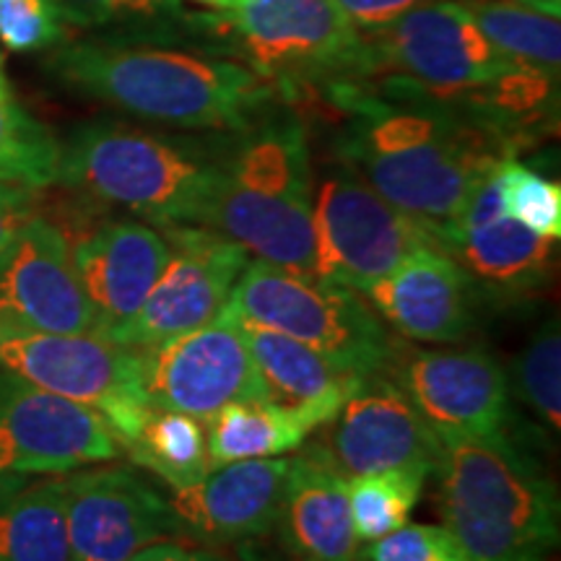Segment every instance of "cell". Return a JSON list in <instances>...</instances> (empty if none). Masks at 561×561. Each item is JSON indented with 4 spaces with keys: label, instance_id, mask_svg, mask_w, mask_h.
Here are the masks:
<instances>
[{
    "label": "cell",
    "instance_id": "obj_1",
    "mask_svg": "<svg viewBox=\"0 0 561 561\" xmlns=\"http://www.w3.org/2000/svg\"><path fill=\"white\" fill-rule=\"evenodd\" d=\"M348 112L335 153L385 201L437 234L466 208L476 185L512 157L502 138L458 104L385 83V94L351 81L333 83Z\"/></svg>",
    "mask_w": 561,
    "mask_h": 561
},
{
    "label": "cell",
    "instance_id": "obj_2",
    "mask_svg": "<svg viewBox=\"0 0 561 561\" xmlns=\"http://www.w3.org/2000/svg\"><path fill=\"white\" fill-rule=\"evenodd\" d=\"M47 70L62 87L174 130L234 133L276 102V89L244 62L128 34L60 45Z\"/></svg>",
    "mask_w": 561,
    "mask_h": 561
},
{
    "label": "cell",
    "instance_id": "obj_3",
    "mask_svg": "<svg viewBox=\"0 0 561 561\" xmlns=\"http://www.w3.org/2000/svg\"><path fill=\"white\" fill-rule=\"evenodd\" d=\"M227 133L185 136L121 121H87L60 140L55 185L151 227H206Z\"/></svg>",
    "mask_w": 561,
    "mask_h": 561
},
{
    "label": "cell",
    "instance_id": "obj_4",
    "mask_svg": "<svg viewBox=\"0 0 561 561\" xmlns=\"http://www.w3.org/2000/svg\"><path fill=\"white\" fill-rule=\"evenodd\" d=\"M442 528L473 561H551L559 549V491L510 432L439 439Z\"/></svg>",
    "mask_w": 561,
    "mask_h": 561
},
{
    "label": "cell",
    "instance_id": "obj_5",
    "mask_svg": "<svg viewBox=\"0 0 561 561\" xmlns=\"http://www.w3.org/2000/svg\"><path fill=\"white\" fill-rule=\"evenodd\" d=\"M312 157L305 123L271 107L227 133L206 227L280 268L312 273Z\"/></svg>",
    "mask_w": 561,
    "mask_h": 561
},
{
    "label": "cell",
    "instance_id": "obj_6",
    "mask_svg": "<svg viewBox=\"0 0 561 561\" xmlns=\"http://www.w3.org/2000/svg\"><path fill=\"white\" fill-rule=\"evenodd\" d=\"M227 305L244 322L305 343L356 377L388 371L401 343L362 294L257 257L244 265Z\"/></svg>",
    "mask_w": 561,
    "mask_h": 561
},
{
    "label": "cell",
    "instance_id": "obj_7",
    "mask_svg": "<svg viewBox=\"0 0 561 561\" xmlns=\"http://www.w3.org/2000/svg\"><path fill=\"white\" fill-rule=\"evenodd\" d=\"M210 21L273 87L335 83L362 68L364 37L333 0H242Z\"/></svg>",
    "mask_w": 561,
    "mask_h": 561
},
{
    "label": "cell",
    "instance_id": "obj_8",
    "mask_svg": "<svg viewBox=\"0 0 561 561\" xmlns=\"http://www.w3.org/2000/svg\"><path fill=\"white\" fill-rule=\"evenodd\" d=\"M432 240L430 229L385 201L341 161L314 180L312 273L318 278L364 294Z\"/></svg>",
    "mask_w": 561,
    "mask_h": 561
},
{
    "label": "cell",
    "instance_id": "obj_9",
    "mask_svg": "<svg viewBox=\"0 0 561 561\" xmlns=\"http://www.w3.org/2000/svg\"><path fill=\"white\" fill-rule=\"evenodd\" d=\"M515 66L491 45L460 0H437L371 32L356 76L392 73L398 87L458 102Z\"/></svg>",
    "mask_w": 561,
    "mask_h": 561
},
{
    "label": "cell",
    "instance_id": "obj_10",
    "mask_svg": "<svg viewBox=\"0 0 561 561\" xmlns=\"http://www.w3.org/2000/svg\"><path fill=\"white\" fill-rule=\"evenodd\" d=\"M0 369L94 409L117 442L128 439L151 409L140 392L136 348L96 333L0 325Z\"/></svg>",
    "mask_w": 561,
    "mask_h": 561
},
{
    "label": "cell",
    "instance_id": "obj_11",
    "mask_svg": "<svg viewBox=\"0 0 561 561\" xmlns=\"http://www.w3.org/2000/svg\"><path fill=\"white\" fill-rule=\"evenodd\" d=\"M136 354L140 392L151 409L208 421L231 401H261L242 322L229 305L214 320Z\"/></svg>",
    "mask_w": 561,
    "mask_h": 561
},
{
    "label": "cell",
    "instance_id": "obj_12",
    "mask_svg": "<svg viewBox=\"0 0 561 561\" xmlns=\"http://www.w3.org/2000/svg\"><path fill=\"white\" fill-rule=\"evenodd\" d=\"M159 231L170 257L140 310L112 339L130 348L153 346L214 320L250 263L242 244L210 227L180 224Z\"/></svg>",
    "mask_w": 561,
    "mask_h": 561
},
{
    "label": "cell",
    "instance_id": "obj_13",
    "mask_svg": "<svg viewBox=\"0 0 561 561\" xmlns=\"http://www.w3.org/2000/svg\"><path fill=\"white\" fill-rule=\"evenodd\" d=\"M388 375L401 385L439 439L507 432V369L483 346L416 348L398 343Z\"/></svg>",
    "mask_w": 561,
    "mask_h": 561
},
{
    "label": "cell",
    "instance_id": "obj_14",
    "mask_svg": "<svg viewBox=\"0 0 561 561\" xmlns=\"http://www.w3.org/2000/svg\"><path fill=\"white\" fill-rule=\"evenodd\" d=\"M121 453L94 409L0 369V473L66 476Z\"/></svg>",
    "mask_w": 561,
    "mask_h": 561
},
{
    "label": "cell",
    "instance_id": "obj_15",
    "mask_svg": "<svg viewBox=\"0 0 561 561\" xmlns=\"http://www.w3.org/2000/svg\"><path fill=\"white\" fill-rule=\"evenodd\" d=\"M66 517L73 561H128L146 546L180 538L167 496L128 466L66 476Z\"/></svg>",
    "mask_w": 561,
    "mask_h": 561
},
{
    "label": "cell",
    "instance_id": "obj_16",
    "mask_svg": "<svg viewBox=\"0 0 561 561\" xmlns=\"http://www.w3.org/2000/svg\"><path fill=\"white\" fill-rule=\"evenodd\" d=\"M318 450L343 479L409 468L434 476L442 442L388 371L359 377Z\"/></svg>",
    "mask_w": 561,
    "mask_h": 561
},
{
    "label": "cell",
    "instance_id": "obj_17",
    "mask_svg": "<svg viewBox=\"0 0 561 561\" xmlns=\"http://www.w3.org/2000/svg\"><path fill=\"white\" fill-rule=\"evenodd\" d=\"M0 325L96 333L68 237L39 214L0 250Z\"/></svg>",
    "mask_w": 561,
    "mask_h": 561
},
{
    "label": "cell",
    "instance_id": "obj_18",
    "mask_svg": "<svg viewBox=\"0 0 561 561\" xmlns=\"http://www.w3.org/2000/svg\"><path fill=\"white\" fill-rule=\"evenodd\" d=\"M291 458L240 460L216 466L187 489H170L180 536L214 549L255 541L276 528Z\"/></svg>",
    "mask_w": 561,
    "mask_h": 561
},
{
    "label": "cell",
    "instance_id": "obj_19",
    "mask_svg": "<svg viewBox=\"0 0 561 561\" xmlns=\"http://www.w3.org/2000/svg\"><path fill=\"white\" fill-rule=\"evenodd\" d=\"M362 297L405 341L458 343L476 328L479 294L434 240L413 250Z\"/></svg>",
    "mask_w": 561,
    "mask_h": 561
},
{
    "label": "cell",
    "instance_id": "obj_20",
    "mask_svg": "<svg viewBox=\"0 0 561 561\" xmlns=\"http://www.w3.org/2000/svg\"><path fill=\"white\" fill-rule=\"evenodd\" d=\"M81 289L96 314V335L115 339L157 284L170 244L140 219H110L70 244Z\"/></svg>",
    "mask_w": 561,
    "mask_h": 561
},
{
    "label": "cell",
    "instance_id": "obj_21",
    "mask_svg": "<svg viewBox=\"0 0 561 561\" xmlns=\"http://www.w3.org/2000/svg\"><path fill=\"white\" fill-rule=\"evenodd\" d=\"M432 237L460 265L479 299L512 305L551 280L557 242L533 234L504 214L479 224H453Z\"/></svg>",
    "mask_w": 561,
    "mask_h": 561
},
{
    "label": "cell",
    "instance_id": "obj_22",
    "mask_svg": "<svg viewBox=\"0 0 561 561\" xmlns=\"http://www.w3.org/2000/svg\"><path fill=\"white\" fill-rule=\"evenodd\" d=\"M276 528L297 561H364L346 479L318 447L291 458Z\"/></svg>",
    "mask_w": 561,
    "mask_h": 561
},
{
    "label": "cell",
    "instance_id": "obj_23",
    "mask_svg": "<svg viewBox=\"0 0 561 561\" xmlns=\"http://www.w3.org/2000/svg\"><path fill=\"white\" fill-rule=\"evenodd\" d=\"M240 322L261 385V401L289 413L310 432L331 424L359 377L339 369L305 343L242 318Z\"/></svg>",
    "mask_w": 561,
    "mask_h": 561
},
{
    "label": "cell",
    "instance_id": "obj_24",
    "mask_svg": "<svg viewBox=\"0 0 561 561\" xmlns=\"http://www.w3.org/2000/svg\"><path fill=\"white\" fill-rule=\"evenodd\" d=\"M0 561H73L66 476L0 473Z\"/></svg>",
    "mask_w": 561,
    "mask_h": 561
},
{
    "label": "cell",
    "instance_id": "obj_25",
    "mask_svg": "<svg viewBox=\"0 0 561 561\" xmlns=\"http://www.w3.org/2000/svg\"><path fill=\"white\" fill-rule=\"evenodd\" d=\"M121 450L170 489H187L210 471L206 426L178 411L149 409Z\"/></svg>",
    "mask_w": 561,
    "mask_h": 561
},
{
    "label": "cell",
    "instance_id": "obj_26",
    "mask_svg": "<svg viewBox=\"0 0 561 561\" xmlns=\"http://www.w3.org/2000/svg\"><path fill=\"white\" fill-rule=\"evenodd\" d=\"M310 430L265 401H231L208 419L206 442L210 468L240 460L280 458L297 450Z\"/></svg>",
    "mask_w": 561,
    "mask_h": 561
},
{
    "label": "cell",
    "instance_id": "obj_27",
    "mask_svg": "<svg viewBox=\"0 0 561 561\" xmlns=\"http://www.w3.org/2000/svg\"><path fill=\"white\" fill-rule=\"evenodd\" d=\"M491 45L517 66L559 73L561 24L520 0H460Z\"/></svg>",
    "mask_w": 561,
    "mask_h": 561
},
{
    "label": "cell",
    "instance_id": "obj_28",
    "mask_svg": "<svg viewBox=\"0 0 561 561\" xmlns=\"http://www.w3.org/2000/svg\"><path fill=\"white\" fill-rule=\"evenodd\" d=\"M426 479L430 476L409 468L346 479L348 507L359 541L375 543L392 530L403 528L411 512L416 510Z\"/></svg>",
    "mask_w": 561,
    "mask_h": 561
},
{
    "label": "cell",
    "instance_id": "obj_29",
    "mask_svg": "<svg viewBox=\"0 0 561 561\" xmlns=\"http://www.w3.org/2000/svg\"><path fill=\"white\" fill-rule=\"evenodd\" d=\"M60 140L21 104L0 100V182L45 191L58 182Z\"/></svg>",
    "mask_w": 561,
    "mask_h": 561
},
{
    "label": "cell",
    "instance_id": "obj_30",
    "mask_svg": "<svg viewBox=\"0 0 561 561\" xmlns=\"http://www.w3.org/2000/svg\"><path fill=\"white\" fill-rule=\"evenodd\" d=\"M510 392L538 419L543 432L559 437L561 430V331L559 318H546L515 356L507 371Z\"/></svg>",
    "mask_w": 561,
    "mask_h": 561
},
{
    "label": "cell",
    "instance_id": "obj_31",
    "mask_svg": "<svg viewBox=\"0 0 561 561\" xmlns=\"http://www.w3.org/2000/svg\"><path fill=\"white\" fill-rule=\"evenodd\" d=\"M500 201L504 216L523 224L533 234L559 242L561 237V187L515 157L496 164Z\"/></svg>",
    "mask_w": 561,
    "mask_h": 561
},
{
    "label": "cell",
    "instance_id": "obj_32",
    "mask_svg": "<svg viewBox=\"0 0 561 561\" xmlns=\"http://www.w3.org/2000/svg\"><path fill=\"white\" fill-rule=\"evenodd\" d=\"M0 42L13 53H37L66 45L53 0H0Z\"/></svg>",
    "mask_w": 561,
    "mask_h": 561
},
{
    "label": "cell",
    "instance_id": "obj_33",
    "mask_svg": "<svg viewBox=\"0 0 561 561\" xmlns=\"http://www.w3.org/2000/svg\"><path fill=\"white\" fill-rule=\"evenodd\" d=\"M364 561H473L445 528L411 525L367 543Z\"/></svg>",
    "mask_w": 561,
    "mask_h": 561
},
{
    "label": "cell",
    "instance_id": "obj_34",
    "mask_svg": "<svg viewBox=\"0 0 561 561\" xmlns=\"http://www.w3.org/2000/svg\"><path fill=\"white\" fill-rule=\"evenodd\" d=\"M62 24L94 30V26L128 24V21L159 19L178 11L174 0H53Z\"/></svg>",
    "mask_w": 561,
    "mask_h": 561
},
{
    "label": "cell",
    "instance_id": "obj_35",
    "mask_svg": "<svg viewBox=\"0 0 561 561\" xmlns=\"http://www.w3.org/2000/svg\"><path fill=\"white\" fill-rule=\"evenodd\" d=\"M333 3L346 13L356 30L377 32L419 5L437 3V0H333Z\"/></svg>",
    "mask_w": 561,
    "mask_h": 561
},
{
    "label": "cell",
    "instance_id": "obj_36",
    "mask_svg": "<svg viewBox=\"0 0 561 561\" xmlns=\"http://www.w3.org/2000/svg\"><path fill=\"white\" fill-rule=\"evenodd\" d=\"M37 214L39 191L24 185H11V182H0V250Z\"/></svg>",
    "mask_w": 561,
    "mask_h": 561
},
{
    "label": "cell",
    "instance_id": "obj_37",
    "mask_svg": "<svg viewBox=\"0 0 561 561\" xmlns=\"http://www.w3.org/2000/svg\"><path fill=\"white\" fill-rule=\"evenodd\" d=\"M128 561H227L221 553L214 549H191V546H182L174 538L167 541H157L138 553H133Z\"/></svg>",
    "mask_w": 561,
    "mask_h": 561
},
{
    "label": "cell",
    "instance_id": "obj_38",
    "mask_svg": "<svg viewBox=\"0 0 561 561\" xmlns=\"http://www.w3.org/2000/svg\"><path fill=\"white\" fill-rule=\"evenodd\" d=\"M525 5H533V9L549 13V16H561V0H520Z\"/></svg>",
    "mask_w": 561,
    "mask_h": 561
},
{
    "label": "cell",
    "instance_id": "obj_39",
    "mask_svg": "<svg viewBox=\"0 0 561 561\" xmlns=\"http://www.w3.org/2000/svg\"><path fill=\"white\" fill-rule=\"evenodd\" d=\"M195 3H203V5H210V9H237V5L242 3V0H195Z\"/></svg>",
    "mask_w": 561,
    "mask_h": 561
},
{
    "label": "cell",
    "instance_id": "obj_40",
    "mask_svg": "<svg viewBox=\"0 0 561 561\" xmlns=\"http://www.w3.org/2000/svg\"><path fill=\"white\" fill-rule=\"evenodd\" d=\"M11 96V87H9V79H5L3 73V58H0V100H9Z\"/></svg>",
    "mask_w": 561,
    "mask_h": 561
}]
</instances>
